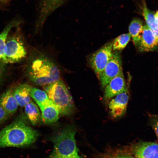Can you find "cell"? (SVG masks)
I'll use <instances>...</instances> for the list:
<instances>
[{
  "instance_id": "e0dca14e",
  "label": "cell",
  "mask_w": 158,
  "mask_h": 158,
  "mask_svg": "<svg viewBox=\"0 0 158 158\" xmlns=\"http://www.w3.org/2000/svg\"><path fill=\"white\" fill-rule=\"evenodd\" d=\"M143 26L142 21L139 18H135L133 19L129 26V33L136 47L140 40Z\"/></svg>"
},
{
  "instance_id": "4316f807",
  "label": "cell",
  "mask_w": 158,
  "mask_h": 158,
  "mask_svg": "<svg viewBox=\"0 0 158 158\" xmlns=\"http://www.w3.org/2000/svg\"><path fill=\"white\" fill-rule=\"evenodd\" d=\"M10 0H0L1 1L3 2H6L9 1Z\"/></svg>"
},
{
  "instance_id": "6da1fadb",
  "label": "cell",
  "mask_w": 158,
  "mask_h": 158,
  "mask_svg": "<svg viewBox=\"0 0 158 158\" xmlns=\"http://www.w3.org/2000/svg\"><path fill=\"white\" fill-rule=\"evenodd\" d=\"M27 119L21 114L0 130V148L25 147L36 141L38 132L29 126Z\"/></svg>"
},
{
  "instance_id": "d6986e66",
  "label": "cell",
  "mask_w": 158,
  "mask_h": 158,
  "mask_svg": "<svg viewBox=\"0 0 158 158\" xmlns=\"http://www.w3.org/2000/svg\"><path fill=\"white\" fill-rule=\"evenodd\" d=\"M30 96L40 108L51 102L45 92L36 88L31 87Z\"/></svg>"
},
{
  "instance_id": "7402d4cb",
  "label": "cell",
  "mask_w": 158,
  "mask_h": 158,
  "mask_svg": "<svg viewBox=\"0 0 158 158\" xmlns=\"http://www.w3.org/2000/svg\"><path fill=\"white\" fill-rule=\"evenodd\" d=\"M149 117L150 124L158 139V115L150 114Z\"/></svg>"
},
{
  "instance_id": "3957f363",
  "label": "cell",
  "mask_w": 158,
  "mask_h": 158,
  "mask_svg": "<svg viewBox=\"0 0 158 158\" xmlns=\"http://www.w3.org/2000/svg\"><path fill=\"white\" fill-rule=\"evenodd\" d=\"M73 126L62 129L53 138V150L47 158H81L78 154Z\"/></svg>"
},
{
  "instance_id": "ac0fdd59",
  "label": "cell",
  "mask_w": 158,
  "mask_h": 158,
  "mask_svg": "<svg viewBox=\"0 0 158 158\" xmlns=\"http://www.w3.org/2000/svg\"><path fill=\"white\" fill-rule=\"evenodd\" d=\"M25 107V112L27 118L33 125L39 121L40 114L37 105L31 100Z\"/></svg>"
},
{
  "instance_id": "603a6c76",
  "label": "cell",
  "mask_w": 158,
  "mask_h": 158,
  "mask_svg": "<svg viewBox=\"0 0 158 158\" xmlns=\"http://www.w3.org/2000/svg\"><path fill=\"white\" fill-rule=\"evenodd\" d=\"M10 116L0 107V124L6 121Z\"/></svg>"
},
{
  "instance_id": "cb8c5ba5",
  "label": "cell",
  "mask_w": 158,
  "mask_h": 158,
  "mask_svg": "<svg viewBox=\"0 0 158 158\" xmlns=\"http://www.w3.org/2000/svg\"><path fill=\"white\" fill-rule=\"evenodd\" d=\"M6 63L1 61L0 62V86L3 81L6 71Z\"/></svg>"
},
{
  "instance_id": "7c38bea8",
  "label": "cell",
  "mask_w": 158,
  "mask_h": 158,
  "mask_svg": "<svg viewBox=\"0 0 158 158\" xmlns=\"http://www.w3.org/2000/svg\"><path fill=\"white\" fill-rule=\"evenodd\" d=\"M137 47L140 52L152 51L158 47V41L155 34L146 24L143 26L141 38Z\"/></svg>"
},
{
  "instance_id": "4fadbf2b",
  "label": "cell",
  "mask_w": 158,
  "mask_h": 158,
  "mask_svg": "<svg viewBox=\"0 0 158 158\" xmlns=\"http://www.w3.org/2000/svg\"><path fill=\"white\" fill-rule=\"evenodd\" d=\"M13 90L9 89L0 95V107L10 115L16 112L19 106L14 96Z\"/></svg>"
},
{
  "instance_id": "d4e9b609",
  "label": "cell",
  "mask_w": 158,
  "mask_h": 158,
  "mask_svg": "<svg viewBox=\"0 0 158 158\" xmlns=\"http://www.w3.org/2000/svg\"><path fill=\"white\" fill-rule=\"evenodd\" d=\"M110 158H135L132 155L128 154H120Z\"/></svg>"
},
{
  "instance_id": "52a82bcc",
  "label": "cell",
  "mask_w": 158,
  "mask_h": 158,
  "mask_svg": "<svg viewBox=\"0 0 158 158\" xmlns=\"http://www.w3.org/2000/svg\"><path fill=\"white\" fill-rule=\"evenodd\" d=\"M112 42L104 45L91 56L90 63L99 79L112 55Z\"/></svg>"
},
{
  "instance_id": "277c9868",
  "label": "cell",
  "mask_w": 158,
  "mask_h": 158,
  "mask_svg": "<svg viewBox=\"0 0 158 158\" xmlns=\"http://www.w3.org/2000/svg\"><path fill=\"white\" fill-rule=\"evenodd\" d=\"M44 90L52 102L57 107L60 114L70 115L74 109L72 98L63 81L57 80L46 85Z\"/></svg>"
},
{
  "instance_id": "8fae6325",
  "label": "cell",
  "mask_w": 158,
  "mask_h": 158,
  "mask_svg": "<svg viewBox=\"0 0 158 158\" xmlns=\"http://www.w3.org/2000/svg\"><path fill=\"white\" fill-rule=\"evenodd\" d=\"M123 72L112 79L105 87L104 96L109 99L123 92H127Z\"/></svg>"
},
{
  "instance_id": "44dd1931",
  "label": "cell",
  "mask_w": 158,
  "mask_h": 158,
  "mask_svg": "<svg viewBox=\"0 0 158 158\" xmlns=\"http://www.w3.org/2000/svg\"><path fill=\"white\" fill-rule=\"evenodd\" d=\"M131 35L129 33L122 34L117 37L112 42V50H121L124 49L130 41Z\"/></svg>"
},
{
  "instance_id": "5b68a950",
  "label": "cell",
  "mask_w": 158,
  "mask_h": 158,
  "mask_svg": "<svg viewBox=\"0 0 158 158\" xmlns=\"http://www.w3.org/2000/svg\"><path fill=\"white\" fill-rule=\"evenodd\" d=\"M26 49L21 35L16 32L8 35L1 61L6 64L19 62L26 56Z\"/></svg>"
},
{
  "instance_id": "30bf717a",
  "label": "cell",
  "mask_w": 158,
  "mask_h": 158,
  "mask_svg": "<svg viewBox=\"0 0 158 158\" xmlns=\"http://www.w3.org/2000/svg\"><path fill=\"white\" fill-rule=\"evenodd\" d=\"M129 99L127 92H123L116 95L109 104V111L114 118L122 116L126 112Z\"/></svg>"
},
{
  "instance_id": "2e32d148",
  "label": "cell",
  "mask_w": 158,
  "mask_h": 158,
  "mask_svg": "<svg viewBox=\"0 0 158 158\" xmlns=\"http://www.w3.org/2000/svg\"><path fill=\"white\" fill-rule=\"evenodd\" d=\"M141 9L146 24L155 34L158 41V23L156 20L154 14L147 7L145 0H141Z\"/></svg>"
},
{
  "instance_id": "5bb4252c",
  "label": "cell",
  "mask_w": 158,
  "mask_h": 158,
  "mask_svg": "<svg viewBox=\"0 0 158 158\" xmlns=\"http://www.w3.org/2000/svg\"><path fill=\"white\" fill-rule=\"evenodd\" d=\"M31 87L25 83L20 84L14 89V96L19 106L25 107L31 100L30 91Z\"/></svg>"
},
{
  "instance_id": "ffe728a7",
  "label": "cell",
  "mask_w": 158,
  "mask_h": 158,
  "mask_svg": "<svg viewBox=\"0 0 158 158\" xmlns=\"http://www.w3.org/2000/svg\"><path fill=\"white\" fill-rule=\"evenodd\" d=\"M20 23L19 21L16 20L11 21L0 33V59H1L3 57L6 42L10 31L12 28L18 25Z\"/></svg>"
},
{
  "instance_id": "ba28073f",
  "label": "cell",
  "mask_w": 158,
  "mask_h": 158,
  "mask_svg": "<svg viewBox=\"0 0 158 158\" xmlns=\"http://www.w3.org/2000/svg\"><path fill=\"white\" fill-rule=\"evenodd\" d=\"M122 72L120 54L117 51L114 52L99 79L102 87H105L112 79Z\"/></svg>"
},
{
  "instance_id": "9c48e42d",
  "label": "cell",
  "mask_w": 158,
  "mask_h": 158,
  "mask_svg": "<svg viewBox=\"0 0 158 158\" xmlns=\"http://www.w3.org/2000/svg\"><path fill=\"white\" fill-rule=\"evenodd\" d=\"M132 152L135 158H158V143L140 141L133 146Z\"/></svg>"
},
{
  "instance_id": "9a60e30c",
  "label": "cell",
  "mask_w": 158,
  "mask_h": 158,
  "mask_svg": "<svg viewBox=\"0 0 158 158\" xmlns=\"http://www.w3.org/2000/svg\"><path fill=\"white\" fill-rule=\"evenodd\" d=\"M40 108L43 121L45 123H51L58 120L59 112L58 108L52 102Z\"/></svg>"
},
{
  "instance_id": "484cf974",
  "label": "cell",
  "mask_w": 158,
  "mask_h": 158,
  "mask_svg": "<svg viewBox=\"0 0 158 158\" xmlns=\"http://www.w3.org/2000/svg\"><path fill=\"white\" fill-rule=\"evenodd\" d=\"M154 16L156 20L158 23V10L154 14Z\"/></svg>"
},
{
  "instance_id": "8992f818",
  "label": "cell",
  "mask_w": 158,
  "mask_h": 158,
  "mask_svg": "<svg viewBox=\"0 0 158 158\" xmlns=\"http://www.w3.org/2000/svg\"><path fill=\"white\" fill-rule=\"evenodd\" d=\"M68 0H40L35 23V31L42 28L48 17Z\"/></svg>"
},
{
  "instance_id": "7a4b0ae2",
  "label": "cell",
  "mask_w": 158,
  "mask_h": 158,
  "mask_svg": "<svg viewBox=\"0 0 158 158\" xmlns=\"http://www.w3.org/2000/svg\"><path fill=\"white\" fill-rule=\"evenodd\" d=\"M27 75L35 85H46L59 80L60 72L54 62L44 55L39 54L31 61L28 67Z\"/></svg>"
}]
</instances>
